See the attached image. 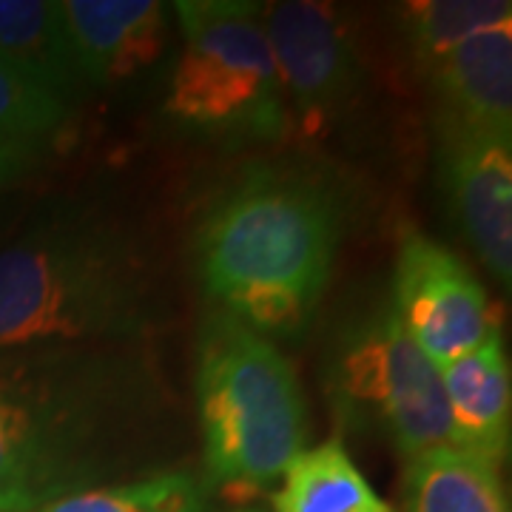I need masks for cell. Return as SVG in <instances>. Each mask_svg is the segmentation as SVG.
<instances>
[{"instance_id": "cell-1", "label": "cell", "mask_w": 512, "mask_h": 512, "mask_svg": "<svg viewBox=\"0 0 512 512\" xmlns=\"http://www.w3.org/2000/svg\"><path fill=\"white\" fill-rule=\"evenodd\" d=\"M160 367L140 342L0 353V512L117 484L160 447Z\"/></svg>"}, {"instance_id": "cell-2", "label": "cell", "mask_w": 512, "mask_h": 512, "mask_svg": "<svg viewBox=\"0 0 512 512\" xmlns=\"http://www.w3.org/2000/svg\"><path fill=\"white\" fill-rule=\"evenodd\" d=\"M342 222L339 194L319 177L254 168L202 217V282L256 333H299L328 291Z\"/></svg>"}, {"instance_id": "cell-3", "label": "cell", "mask_w": 512, "mask_h": 512, "mask_svg": "<svg viewBox=\"0 0 512 512\" xmlns=\"http://www.w3.org/2000/svg\"><path fill=\"white\" fill-rule=\"evenodd\" d=\"M157 325L154 268L109 217L66 211L0 248V353L143 342Z\"/></svg>"}, {"instance_id": "cell-4", "label": "cell", "mask_w": 512, "mask_h": 512, "mask_svg": "<svg viewBox=\"0 0 512 512\" xmlns=\"http://www.w3.org/2000/svg\"><path fill=\"white\" fill-rule=\"evenodd\" d=\"M205 476L251 495L282 478L308 441V407L291 359L237 316L202 325L197 367Z\"/></svg>"}, {"instance_id": "cell-5", "label": "cell", "mask_w": 512, "mask_h": 512, "mask_svg": "<svg viewBox=\"0 0 512 512\" xmlns=\"http://www.w3.org/2000/svg\"><path fill=\"white\" fill-rule=\"evenodd\" d=\"M183 55L171 74L165 111L217 137L274 140L288 126L274 57L262 26V3H174Z\"/></svg>"}, {"instance_id": "cell-6", "label": "cell", "mask_w": 512, "mask_h": 512, "mask_svg": "<svg viewBox=\"0 0 512 512\" xmlns=\"http://www.w3.org/2000/svg\"><path fill=\"white\" fill-rule=\"evenodd\" d=\"M325 382L336 419L382 436L404 458L453 444L439 365L404 333L390 299L336 336Z\"/></svg>"}, {"instance_id": "cell-7", "label": "cell", "mask_w": 512, "mask_h": 512, "mask_svg": "<svg viewBox=\"0 0 512 512\" xmlns=\"http://www.w3.org/2000/svg\"><path fill=\"white\" fill-rule=\"evenodd\" d=\"M285 117L302 134H325L362 89V57L345 15L316 0L262 3Z\"/></svg>"}, {"instance_id": "cell-8", "label": "cell", "mask_w": 512, "mask_h": 512, "mask_svg": "<svg viewBox=\"0 0 512 512\" xmlns=\"http://www.w3.org/2000/svg\"><path fill=\"white\" fill-rule=\"evenodd\" d=\"M390 305L404 333L436 365L453 362L498 333L490 296L470 265L419 231L402 239Z\"/></svg>"}, {"instance_id": "cell-9", "label": "cell", "mask_w": 512, "mask_h": 512, "mask_svg": "<svg viewBox=\"0 0 512 512\" xmlns=\"http://www.w3.org/2000/svg\"><path fill=\"white\" fill-rule=\"evenodd\" d=\"M441 185L464 239L501 285L512 282V140L439 128Z\"/></svg>"}, {"instance_id": "cell-10", "label": "cell", "mask_w": 512, "mask_h": 512, "mask_svg": "<svg viewBox=\"0 0 512 512\" xmlns=\"http://www.w3.org/2000/svg\"><path fill=\"white\" fill-rule=\"evenodd\" d=\"M86 86H111L163 55L168 9L157 0H57Z\"/></svg>"}, {"instance_id": "cell-11", "label": "cell", "mask_w": 512, "mask_h": 512, "mask_svg": "<svg viewBox=\"0 0 512 512\" xmlns=\"http://www.w3.org/2000/svg\"><path fill=\"white\" fill-rule=\"evenodd\" d=\"M427 77L439 128L512 140V23L467 37Z\"/></svg>"}, {"instance_id": "cell-12", "label": "cell", "mask_w": 512, "mask_h": 512, "mask_svg": "<svg viewBox=\"0 0 512 512\" xmlns=\"http://www.w3.org/2000/svg\"><path fill=\"white\" fill-rule=\"evenodd\" d=\"M453 444L504 461L510 453L512 376L501 330L484 345L439 365Z\"/></svg>"}, {"instance_id": "cell-13", "label": "cell", "mask_w": 512, "mask_h": 512, "mask_svg": "<svg viewBox=\"0 0 512 512\" xmlns=\"http://www.w3.org/2000/svg\"><path fill=\"white\" fill-rule=\"evenodd\" d=\"M404 512H510L498 461L456 444L407 458Z\"/></svg>"}, {"instance_id": "cell-14", "label": "cell", "mask_w": 512, "mask_h": 512, "mask_svg": "<svg viewBox=\"0 0 512 512\" xmlns=\"http://www.w3.org/2000/svg\"><path fill=\"white\" fill-rule=\"evenodd\" d=\"M0 60L66 103L86 86L55 0H0Z\"/></svg>"}, {"instance_id": "cell-15", "label": "cell", "mask_w": 512, "mask_h": 512, "mask_svg": "<svg viewBox=\"0 0 512 512\" xmlns=\"http://www.w3.org/2000/svg\"><path fill=\"white\" fill-rule=\"evenodd\" d=\"M279 481L274 512H393L362 476L342 439L302 450Z\"/></svg>"}, {"instance_id": "cell-16", "label": "cell", "mask_w": 512, "mask_h": 512, "mask_svg": "<svg viewBox=\"0 0 512 512\" xmlns=\"http://www.w3.org/2000/svg\"><path fill=\"white\" fill-rule=\"evenodd\" d=\"M402 35L410 55L427 74L467 37L512 23L510 0H413L404 3Z\"/></svg>"}, {"instance_id": "cell-17", "label": "cell", "mask_w": 512, "mask_h": 512, "mask_svg": "<svg viewBox=\"0 0 512 512\" xmlns=\"http://www.w3.org/2000/svg\"><path fill=\"white\" fill-rule=\"evenodd\" d=\"M32 512H211L208 490L188 470H163L63 495Z\"/></svg>"}, {"instance_id": "cell-18", "label": "cell", "mask_w": 512, "mask_h": 512, "mask_svg": "<svg viewBox=\"0 0 512 512\" xmlns=\"http://www.w3.org/2000/svg\"><path fill=\"white\" fill-rule=\"evenodd\" d=\"M66 126L69 103L0 60V143L35 154V148L55 140Z\"/></svg>"}, {"instance_id": "cell-19", "label": "cell", "mask_w": 512, "mask_h": 512, "mask_svg": "<svg viewBox=\"0 0 512 512\" xmlns=\"http://www.w3.org/2000/svg\"><path fill=\"white\" fill-rule=\"evenodd\" d=\"M35 163L37 160L32 151L0 143V191L9 188V185L20 183L35 168Z\"/></svg>"}, {"instance_id": "cell-20", "label": "cell", "mask_w": 512, "mask_h": 512, "mask_svg": "<svg viewBox=\"0 0 512 512\" xmlns=\"http://www.w3.org/2000/svg\"><path fill=\"white\" fill-rule=\"evenodd\" d=\"M239 512H262V510H239Z\"/></svg>"}]
</instances>
